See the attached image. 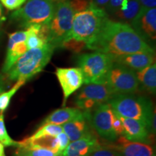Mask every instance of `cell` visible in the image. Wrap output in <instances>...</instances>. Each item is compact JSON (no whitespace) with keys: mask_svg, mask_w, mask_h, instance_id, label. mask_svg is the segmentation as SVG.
I'll use <instances>...</instances> for the list:
<instances>
[{"mask_svg":"<svg viewBox=\"0 0 156 156\" xmlns=\"http://www.w3.org/2000/svg\"><path fill=\"white\" fill-rule=\"evenodd\" d=\"M0 142L5 147H17L18 145V142L12 139L7 131L5 123V116L3 114H0Z\"/></svg>","mask_w":156,"mask_h":156,"instance_id":"obj_26","label":"cell"},{"mask_svg":"<svg viewBox=\"0 0 156 156\" xmlns=\"http://www.w3.org/2000/svg\"><path fill=\"white\" fill-rule=\"evenodd\" d=\"M114 112L108 103L98 106L90 115L93 127L103 140L112 143L119 137L113 128Z\"/></svg>","mask_w":156,"mask_h":156,"instance_id":"obj_10","label":"cell"},{"mask_svg":"<svg viewBox=\"0 0 156 156\" xmlns=\"http://www.w3.org/2000/svg\"><path fill=\"white\" fill-rule=\"evenodd\" d=\"M26 30H20L9 35L7 54L2 67V73H7L18 58L28 51Z\"/></svg>","mask_w":156,"mask_h":156,"instance_id":"obj_13","label":"cell"},{"mask_svg":"<svg viewBox=\"0 0 156 156\" xmlns=\"http://www.w3.org/2000/svg\"><path fill=\"white\" fill-rule=\"evenodd\" d=\"M108 103L119 116L140 121L151 131L155 111H153L152 101L147 97L134 94L114 95Z\"/></svg>","mask_w":156,"mask_h":156,"instance_id":"obj_3","label":"cell"},{"mask_svg":"<svg viewBox=\"0 0 156 156\" xmlns=\"http://www.w3.org/2000/svg\"><path fill=\"white\" fill-rule=\"evenodd\" d=\"M86 46L87 44L85 42L71 38L69 40L64 42L63 44L62 45L61 48H66V49L71 51L75 52V53H79L85 48H86Z\"/></svg>","mask_w":156,"mask_h":156,"instance_id":"obj_27","label":"cell"},{"mask_svg":"<svg viewBox=\"0 0 156 156\" xmlns=\"http://www.w3.org/2000/svg\"><path fill=\"white\" fill-rule=\"evenodd\" d=\"M140 85L147 92L155 94L156 92V64L151 65L135 72Z\"/></svg>","mask_w":156,"mask_h":156,"instance_id":"obj_21","label":"cell"},{"mask_svg":"<svg viewBox=\"0 0 156 156\" xmlns=\"http://www.w3.org/2000/svg\"><path fill=\"white\" fill-rule=\"evenodd\" d=\"M92 1L95 6L100 7V8L105 9V7L108 5L109 0H92Z\"/></svg>","mask_w":156,"mask_h":156,"instance_id":"obj_35","label":"cell"},{"mask_svg":"<svg viewBox=\"0 0 156 156\" xmlns=\"http://www.w3.org/2000/svg\"><path fill=\"white\" fill-rule=\"evenodd\" d=\"M114 95L106 84H87L76 95L75 105L83 113L91 114L98 106L108 103Z\"/></svg>","mask_w":156,"mask_h":156,"instance_id":"obj_9","label":"cell"},{"mask_svg":"<svg viewBox=\"0 0 156 156\" xmlns=\"http://www.w3.org/2000/svg\"><path fill=\"white\" fill-rule=\"evenodd\" d=\"M28 49L40 48L48 44V28L46 25H32L26 28Z\"/></svg>","mask_w":156,"mask_h":156,"instance_id":"obj_19","label":"cell"},{"mask_svg":"<svg viewBox=\"0 0 156 156\" xmlns=\"http://www.w3.org/2000/svg\"><path fill=\"white\" fill-rule=\"evenodd\" d=\"M0 156H6L5 152V146L0 142Z\"/></svg>","mask_w":156,"mask_h":156,"instance_id":"obj_37","label":"cell"},{"mask_svg":"<svg viewBox=\"0 0 156 156\" xmlns=\"http://www.w3.org/2000/svg\"><path fill=\"white\" fill-rule=\"evenodd\" d=\"M90 115L83 113L80 117L62 124L63 132L69 137L70 142L94 134L91 131L93 126L90 122Z\"/></svg>","mask_w":156,"mask_h":156,"instance_id":"obj_17","label":"cell"},{"mask_svg":"<svg viewBox=\"0 0 156 156\" xmlns=\"http://www.w3.org/2000/svg\"><path fill=\"white\" fill-rule=\"evenodd\" d=\"M101 145V143L95 134H90L70 142L59 156H88Z\"/></svg>","mask_w":156,"mask_h":156,"instance_id":"obj_16","label":"cell"},{"mask_svg":"<svg viewBox=\"0 0 156 156\" xmlns=\"http://www.w3.org/2000/svg\"><path fill=\"white\" fill-rule=\"evenodd\" d=\"M86 48L111 56L155 53V50L129 24L108 18Z\"/></svg>","mask_w":156,"mask_h":156,"instance_id":"obj_1","label":"cell"},{"mask_svg":"<svg viewBox=\"0 0 156 156\" xmlns=\"http://www.w3.org/2000/svg\"><path fill=\"white\" fill-rule=\"evenodd\" d=\"M55 48L51 44H47L42 47L28 49L6 73L7 79L11 81H28L43 71L53 56Z\"/></svg>","mask_w":156,"mask_h":156,"instance_id":"obj_2","label":"cell"},{"mask_svg":"<svg viewBox=\"0 0 156 156\" xmlns=\"http://www.w3.org/2000/svg\"><path fill=\"white\" fill-rule=\"evenodd\" d=\"M15 156H59L60 153L40 147H17Z\"/></svg>","mask_w":156,"mask_h":156,"instance_id":"obj_23","label":"cell"},{"mask_svg":"<svg viewBox=\"0 0 156 156\" xmlns=\"http://www.w3.org/2000/svg\"><path fill=\"white\" fill-rule=\"evenodd\" d=\"M112 56L113 62L122 64L134 72L140 71L155 62V55L152 53H135Z\"/></svg>","mask_w":156,"mask_h":156,"instance_id":"obj_18","label":"cell"},{"mask_svg":"<svg viewBox=\"0 0 156 156\" xmlns=\"http://www.w3.org/2000/svg\"><path fill=\"white\" fill-rule=\"evenodd\" d=\"M105 84L114 95L134 94L140 88L135 72L115 62L109 69Z\"/></svg>","mask_w":156,"mask_h":156,"instance_id":"obj_8","label":"cell"},{"mask_svg":"<svg viewBox=\"0 0 156 156\" xmlns=\"http://www.w3.org/2000/svg\"><path fill=\"white\" fill-rule=\"evenodd\" d=\"M56 76L61 85L63 92L62 106H65L70 95L75 93L83 86L84 77L81 70L78 67L57 68Z\"/></svg>","mask_w":156,"mask_h":156,"instance_id":"obj_12","label":"cell"},{"mask_svg":"<svg viewBox=\"0 0 156 156\" xmlns=\"http://www.w3.org/2000/svg\"><path fill=\"white\" fill-rule=\"evenodd\" d=\"M141 9H149L152 8H155L156 0H138Z\"/></svg>","mask_w":156,"mask_h":156,"instance_id":"obj_34","label":"cell"},{"mask_svg":"<svg viewBox=\"0 0 156 156\" xmlns=\"http://www.w3.org/2000/svg\"><path fill=\"white\" fill-rule=\"evenodd\" d=\"M26 0H0V2L9 10H16L24 5Z\"/></svg>","mask_w":156,"mask_h":156,"instance_id":"obj_30","label":"cell"},{"mask_svg":"<svg viewBox=\"0 0 156 156\" xmlns=\"http://www.w3.org/2000/svg\"><path fill=\"white\" fill-rule=\"evenodd\" d=\"M141 9L138 0H129L127 7L124 10H119L114 14L116 18L120 20V22L130 23L139 14Z\"/></svg>","mask_w":156,"mask_h":156,"instance_id":"obj_22","label":"cell"},{"mask_svg":"<svg viewBox=\"0 0 156 156\" xmlns=\"http://www.w3.org/2000/svg\"><path fill=\"white\" fill-rule=\"evenodd\" d=\"M74 15L69 0L56 4L53 16L48 23V44L56 48H61L64 42L72 38Z\"/></svg>","mask_w":156,"mask_h":156,"instance_id":"obj_6","label":"cell"},{"mask_svg":"<svg viewBox=\"0 0 156 156\" xmlns=\"http://www.w3.org/2000/svg\"><path fill=\"white\" fill-rule=\"evenodd\" d=\"M55 3H58L60 2H63V1H67V0H53Z\"/></svg>","mask_w":156,"mask_h":156,"instance_id":"obj_39","label":"cell"},{"mask_svg":"<svg viewBox=\"0 0 156 156\" xmlns=\"http://www.w3.org/2000/svg\"><path fill=\"white\" fill-rule=\"evenodd\" d=\"M83 112L77 108L65 107L57 109L50 114L44 120L42 124H54L57 125H62L65 123L83 116Z\"/></svg>","mask_w":156,"mask_h":156,"instance_id":"obj_20","label":"cell"},{"mask_svg":"<svg viewBox=\"0 0 156 156\" xmlns=\"http://www.w3.org/2000/svg\"><path fill=\"white\" fill-rule=\"evenodd\" d=\"M119 116L123 125V136L126 140L132 142L149 143L151 131L145 124L138 120Z\"/></svg>","mask_w":156,"mask_h":156,"instance_id":"obj_15","label":"cell"},{"mask_svg":"<svg viewBox=\"0 0 156 156\" xmlns=\"http://www.w3.org/2000/svg\"><path fill=\"white\" fill-rule=\"evenodd\" d=\"M6 86H7V83H6L5 77L3 75L0 74V93L5 90Z\"/></svg>","mask_w":156,"mask_h":156,"instance_id":"obj_36","label":"cell"},{"mask_svg":"<svg viewBox=\"0 0 156 156\" xmlns=\"http://www.w3.org/2000/svg\"><path fill=\"white\" fill-rule=\"evenodd\" d=\"M56 137L58 142V151H59L60 153H62V152L64 151V149H65L69 144L70 140L67 134L64 133V132H62L60 134H58V135H56Z\"/></svg>","mask_w":156,"mask_h":156,"instance_id":"obj_32","label":"cell"},{"mask_svg":"<svg viewBox=\"0 0 156 156\" xmlns=\"http://www.w3.org/2000/svg\"><path fill=\"white\" fill-rule=\"evenodd\" d=\"M113 128L115 133L118 136H123L124 134V130H123V125L122 123L121 122V119L119 116V115L114 112V120H113Z\"/></svg>","mask_w":156,"mask_h":156,"instance_id":"obj_33","label":"cell"},{"mask_svg":"<svg viewBox=\"0 0 156 156\" xmlns=\"http://www.w3.org/2000/svg\"><path fill=\"white\" fill-rule=\"evenodd\" d=\"M69 1L75 14L85 10L93 4L92 0H69Z\"/></svg>","mask_w":156,"mask_h":156,"instance_id":"obj_29","label":"cell"},{"mask_svg":"<svg viewBox=\"0 0 156 156\" xmlns=\"http://www.w3.org/2000/svg\"><path fill=\"white\" fill-rule=\"evenodd\" d=\"M132 28L152 46L156 40V9H141L131 22ZM153 47V46H152Z\"/></svg>","mask_w":156,"mask_h":156,"instance_id":"obj_11","label":"cell"},{"mask_svg":"<svg viewBox=\"0 0 156 156\" xmlns=\"http://www.w3.org/2000/svg\"><path fill=\"white\" fill-rule=\"evenodd\" d=\"M25 80H17L15 85L8 91H4L2 93H0V114H3L4 112L8 108L12 98L14 96L17 91L21 87L25 85Z\"/></svg>","mask_w":156,"mask_h":156,"instance_id":"obj_24","label":"cell"},{"mask_svg":"<svg viewBox=\"0 0 156 156\" xmlns=\"http://www.w3.org/2000/svg\"><path fill=\"white\" fill-rule=\"evenodd\" d=\"M108 18V13L104 9L93 4L89 8L74 15L72 38L88 44L98 34Z\"/></svg>","mask_w":156,"mask_h":156,"instance_id":"obj_4","label":"cell"},{"mask_svg":"<svg viewBox=\"0 0 156 156\" xmlns=\"http://www.w3.org/2000/svg\"><path fill=\"white\" fill-rule=\"evenodd\" d=\"M3 8H2V5L0 2V24L2 22L4 19V15H3Z\"/></svg>","mask_w":156,"mask_h":156,"instance_id":"obj_38","label":"cell"},{"mask_svg":"<svg viewBox=\"0 0 156 156\" xmlns=\"http://www.w3.org/2000/svg\"><path fill=\"white\" fill-rule=\"evenodd\" d=\"M110 145L122 156H153L155 151L153 146L147 143L132 142L120 136Z\"/></svg>","mask_w":156,"mask_h":156,"instance_id":"obj_14","label":"cell"},{"mask_svg":"<svg viewBox=\"0 0 156 156\" xmlns=\"http://www.w3.org/2000/svg\"><path fill=\"white\" fill-rule=\"evenodd\" d=\"M113 64L108 54L93 52L83 54L77 58V64L83 73L85 84H105Z\"/></svg>","mask_w":156,"mask_h":156,"instance_id":"obj_7","label":"cell"},{"mask_svg":"<svg viewBox=\"0 0 156 156\" xmlns=\"http://www.w3.org/2000/svg\"><path fill=\"white\" fill-rule=\"evenodd\" d=\"M56 4L53 0H26L24 5L12 13L10 18L25 28L32 25L48 24Z\"/></svg>","mask_w":156,"mask_h":156,"instance_id":"obj_5","label":"cell"},{"mask_svg":"<svg viewBox=\"0 0 156 156\" xmlns=\"http://www.w3.org/2000/svg\"><path fill=\"white\" fill-rule=\"evenodd\" d=\"M88 156H122L118 151H116L112 145H101L95 151L90 154Z\"/></svg>","mask_w":156,"mask_h":156,"instance_id":"obj_28","label":"cell"},{"mask_svg":"<svg viewBox=\"0 0 156 156\" xmlns=\"http://www.w3.org/2000/svg\"><path fill=\"white\" fill-rule=\"evenodd\" d=\"M62 132H63V129L61 125L54 124H42V126H40L38 129L30 137L36 139V138L46 136H56Z\"/></svg>","mask_w":156,"mask_h":156,"instance_id":"obj_25","label":"cell"},{"mask_svg":"<svg viewBox=\"0 0 156 156\" xmlns=\"http://www.w3.org/2000/svg\"><path fill=\"white\" fill-rule=\"evenodd\" d=\"M153 156H155V155H153Z\"/></svg>","mask_w":156,"mask_h":156,"instance_id":"obj_40","label":"cell"},{"mask_svg":"<svg viewBox=\"0 0 156 156\" xmlns=\"http://www.w3.org/2000/svg\"><path fill=\"white\" fill-rule=\"evenodd\" d=\"M122 2L123 0H109L108 5L104 9L108 14L114 15L120 9Z\"/></svg>","mask_w":156,"mask_h":156,"instance_id":"obj_31","label":"cell"}]
</instances>
